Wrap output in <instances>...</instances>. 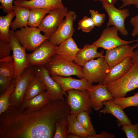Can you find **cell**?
I'll use <instances>...</instances> for the list:
<instances>
[{
  "label": "cell",
  "instance_id": "cell-1",
  "mask_svg": "<svg viewBox=\"0 0 138 138\" xmlns=\"http://www.w3.org/2000/svg\"><path fill=\"white\" fill-rule=\"evenodd\" d=\"M70 111L65 100H52L37 109L10 107L0 114V138H53L56 122Z\"/></svg>",
  "mask_w": 138,
  "mask_h": 138
},
{
  "label": "cell",
  "instance_id": "cell-2",
  "mask_svg": "<svg viewBox=\"0 0 138 138\" xmlns=\"http://www.w3.org/2000/svg\"><path fill=\"white\" fill-rule=\"evenodd\" d=\"M44 66L51 76L67 77L75 75L80 79L84 78L81 66L56 54L51 56Z\"/></svg>",
  "mask_w": 138,
  "mask_h": 138
},
{
  "label": "cell",
  "instance_id": "cell-3",
  "mask_svg": "<svg viewBox=\"0 0 138 138\" xmlns=\"http://www.w3.org/2000/svg\"><path fill=\"white\" fill-rule=\"evenodd\" d=\"M138 64L133 65L125 75L119 79L106 85L113 98L125 96L127 93L138 88Z\"/></svg>",
  "mask_w": 138,
  "mask_h": 138
},
{
  "label": "cell",
  "instance_id": "cell-4",
  "mask_svg": "<svg viewBox=\"0 0 138 138\" xmlns=\"http://www.w3.org/2000/svg\"><path fill=\"white\" fill-rule=\"evenodd\" d=\"M34 75L32 67L30 66L15 79V88L9 97L10 107L19 108L21 107L24 101L26 92Z\"/></svg>",
  "mask_w": 138,
  "mask_h": 138
},
{
  "label": "cell",
  "instance_id": "cell-5",
  "mask_svg": "<svg viewBox=\"0 0 138 138\" xmlns=\"http://www.w3.org/2000/svg\"><path fill=\"white\" fill-rule=\"evenodd\" d=\"M38 28L28 27L14 32L16 38L20 44L29 51H33L45 40L49 38L40 33Z\"/></svg>",
  "mask_w": 138,
  "mask_h": 138
},
{
  "label": "cell",
  "instance_id": "cell-6",
  "mask_svg": "<svg viewBox=\"0 0 138 138\" xmlns=\"http://www.w3.org/2000/svg\"><path fill=\"white\" fill-rule=\"evenodd\" d=\"M82 67L84 78L91 84L102 83L109 69L104 57L91 60L85 63Z\"/></svg>",
  "mask_w": 138,
  "mask_h": 138
},
{
  "label": "cell",
  "instance_id": "cell-7",
  "mask_svg": "<svg viewBox=\"0 0 138 138\" xmlns=\"http://www.w3.org/2000/svg\"><path fill=\"white\" fill-rule=\"evenodd\" d=\"M66 93L67 97L66 101L70 108V113L77 114L83 111L89 114L91 112L92 108L89 93L87 90L71 89Z\"/></svg>",
  "mask_w": 138,
  "mask_h": 138
},
{
  "label": "cell",
  "instance_id": "cell-8",
  "mask_svg": "<svg viewBox=\"0 0 138 138\" xmlns=\"http://www.w3.org/2000/svg\"><path fill=\"white\" fill-rule=\"evenodd\" d=\"M32 67L34 75L42 83L46 91L52 100H65L61 86L51 78L44 66Z\"/></svg>",
  "mask_w": 138,
  "mask_h": 138
},
{
  "label": "cell",
  "instance_id": "cell-9",
  "mask_svg": "<svg viewBox=\"0 0 138 138\" xmlns=\"http://www.w3.org/2000/svg\"><path fill=\"white\" fill-rule=\"evenodd\" d=\"M77 15L73 11H68L55 32L50 37L49 41L54 45L58 46L69 38L72 37L74 32L73 22Z\"/></svg>",
  "mask_w": 138,
  "mask_h": 138
},
{
  "label": "cell",
  "instance_id": "cell-10",
  "mask_svg": "<svg viewBox=\"0 0 138 138\" xmlns=\"http://www.w3.org/2000/svg\"><path fill=\"white\" fill-rule=\"evenodd\" d=\"M56 46L49 39L47 40L31 53L27 54L30 66H44L51 56L55 54Z\"/></svg>",
  "mask_w": 138,
  "mask_h": 138
},
{
  "label": "cell",
  "instance_id": "cell-11",
  "mask_svg": "<svg viewBox=\"0 0 138 138\" xmlns=\"http://www.w3.org/2000/svg\"><path fill=\"white\" fill-rule=\"evenodd\" d=\"M118 30L114 26L107 27L102 31L98 39L93 43L98 48L108 50L136 42L138 38L132 41H127L122 39L118 35Z\"/></svg>",
  "mask_w": 138,
  "mask_h": 138
},
{
  "label": "cell",
  "instance_id": "cell-12",
  "mask_svg": "<svg viewBox=\"0 0 138 138\" xmlns=\"http://www.w3.org/2000/svg\"><path fill=\"white\" fill-rule=\"evenodd\" d=\"M102 5L109 17V20L106 24L107 27L112 25L122 35H128V33L125 27V21L126 18L130 15L129 9L127 8L118 9L114 5L105 3H102Z\"/></svg>",
  "mask_w": 138,
  "mask_h": 138
},
{
  "label": "cell",
  "instance_id": "cell-13",
  "mask_svg": "<svg viewBox=\"0 0 138 138\" xmlns=\"http://www.w3.org/2000/svg\"><path fill=\"white\" fill-rule=\"evenodd\" d=\"M9 35L10 42L12 47V55L15 67V79L30 66L27 60L26 49L16 38L14 30H10Z\"/></svg>",
  "mask_w": 138,
  "mask_h": 138
},
{
  "label": "cell",
  "instance_id": "cell-14",
  "mask_svg": "<svg viewBox=\"0 0 138 138\" xmlns=\"http://www.w3.org/2000/svg\"><path fill=\"white\" fill-rule=\"evenodd\" d=\"M68 12L67 7L51 10L45 15L38 28L49 38L56 31Z\"/></svg>",
  "mask_w": 138,
  "mask_h": 138
},
{
  "label": "cell",
  "instance_id": "cell-15",
  "mask_svg": "<svg viewBox=\"0 0 138 138\" xmlns=\"http://www.w3.org/2000/svg\"><path fill=\"white\" fill-rule=\"evenodd\" d=\"M138 47L137 43L132 46L127 44L106 50L104 57L109 69L122 62L127 57H131L134 54V49Z\"/></svg>",
  "mask_w": 138,
  "mask_h": 138
},
{
  "label": "cell",
  "instance_id": "cell-16",
  "mask_svg": "<svg viewBox=\"0 0 138 138\" xmlns=\"http://www.w3.org/2000/svg\"><path fill=\"white\" fill-rule=\"evenodd\" d=\"M87 90L89 93L91 107L95 110L103 108V102L112 100L113 98L108 90L106 85L102 83L92 85Z\"/></svg>",
  "mask_w": 138,
  "mask_h": 138
},
{
  "label": "cell",
  "instance_id": "cell-17",
  "mask_svg": "<svg viewBox=\"0 0 138 138\" xmlns=\"http://www.w3.org/2000/svg\"><path fill=\"white\" fill-rule=\"evenodd\" d=\"M14 5L30 10L33 8H39L51 10L65 7L62 0H16L14 1Z\"/></svg>",
  "mask_w": 138,
  "mask_h": 138
},
{
  "label": "cell",
  "instance_id": "cell-18",
  "mask_svg": "<svg viewBox=\"0 0 138 138\" xmlns=\"http://www.w3.org/2000/svg\"><path fill=\"white\" fill-rule=\"evenodd\" d=\"M51 76L60 85L64 95L68 90L74 89L84 90H87L93 85L84 78L77 79L71 77L55 75Z\"/></svg>",
  "mask_w": 138,
  "mask_h": 138
},
{
  "label": "cell",
  "instance_id": "cell-19",
  "mask_svg": "<svg viewBox=\"0 0 138 138\" xmlns=\"http://www.w3.org/2000/svg\"><path fill=\"white\" fill-rule=\"evenodd\" d=\"M133 65L131 57H127L122 62L109 69L102 83L107 85L119 79L129 72Z\"/></svg>",
  "mask_w": 138,
  "mask_h": 138
},
{
  "label": "cell",
  "instance_id": "cell-20",
  "mask_svg": "<svg viewBox=\"0 0 138 138\" xmlns=\"http://www.w3.org/2000/svg\"><path fill=\"white\" fill-rule=\"evenodd\" d=\"M104 107L100 112L103 114H110L117 119L118 127L132 124L131 120L125 114L123 109L112 100L106 101L103 103Z\"/></svg>",
  "mask_w": 138,
  "mask_h": 138
},
{
  "label": "cell",
  "instance_id": "cell-21",
  "mask_svg": "<svg viewBox=\"0 0 138 138\" xmlns=\"http://www.w3.org/2000/svg\"><path fill=\"white\" fill-rule=\"evenodd\" d=\"M98 48L93 43L91 44H85L77 52L74 62L83 67L87 62L95 58L104 57L103 55L104 51L102 50L98 52Z\"/></svg>",
  "mask_w": 138,
  "mask_h": 138
},
{
  "label": "cell",
  "instance_id": "cell-22",
  "mask_svg": "<svg viewBox=\"0 0 138 138\" xmlns=\"http://www.w3.org/2000/svg\"><path fill=\"white\" fill-rule=\"evenodd\" d=\"M80 49L72 37L56 46L55 54L66 60L73 62Z\"/></svg>",
  "mask_w": 138,
  "mask_h": 138
},
{
  "label": "cell",
  "instance_id": "cell-23",
  "mask_svg": "<svg viewBox=\"0 0 138 138\" xmlns=\"http://www.w3.org/2000/svg\"><path fill=\"white\" fill-rule=\"evenodd\" d=\"M30 9L14 5L13 11L15 14V18L11 22L10 27L14 30L28 26V21Z\"/></svg>",
  "mask_w": 138,
  "mask_h": 138
},
{
  "label": "cell",
  "instance_id": "cell-24",
  "mask_svg": "<svg viewBox=\"0 0 138 138\" xmlns=\"http://www.w3.org/2000/svg\"><path fill=\"white\" fill-rule=\"evenodd\" d=\"M77 114L69 113L67 116L69 133L76 134L82 138H88L96 134L88 131L83 127L77 119Z\"/></svg>",
  "mask_w": 138,
  "mask_h": 138
},
{
  "label": "cell",
  "instance_id": "cell-25",
  "mask_svg": "<svg viewBox=\"0 0 138 138\" xmlns=\"http://www.w3.org/2000/svg\"><path fill=\"white\" fill-rule=\"evenodd\" d=\"M52 100L46 91L42 93L29 99L25 100L19 108L22 110L28 108H38L42 107Z\"/></svg>",
  "mask_w": 138,
  "mask_h": 138
},
{
  "label": "cell",
  "instance_id": "cell-26",
  "mask_svg": "<svg viewBox=\"0 0 138 138\" xmlns=\"http://www.w3.org/2000/svg\"><path fill=\"white\" fill-rule=\"evenodd\" d=\"M15 16L13 10L8 13L5 16H0V40L10 41L9 27L13 18Z\"/></svg>",
  "mask_w": 138,
  "mask_h": 138
},
{
  "label": "cell",
  "instance_id": "cell-27",
  "mask_svg": "<svg viewBox=\"0 0 138 138\" xmlns=\"http://www.w3.org/2000/svg\"><path fill=\"white\" fill-rule=\"evenodd\" d=\"M45 91L42 83L34 75L26 92L24 101L35 97Z\"/></svg>",
  "mask_w": 138,
  "mask_h": 138
},
{
  "label": "cell",
  "instance_id": "cell-28",
  "mask_svg": "<svg viewBox=\"0 0 138 138\" xmlns=\"http://www.w3.org/2000/svg\"><path fill=\"white\" fill-rule=\"evenodd\" d=\"M15 73V67L12 55L0 59V74L13 80Z\"/></svg>",
  "mask_w": 138,
  "mask_h": 138
},
{
  "label": "cell",
  "instance_id": "cell-29",
  "mask_svg": "<svg viewBox=\"0 0 138 138\" xmlns=\"http://www.w3.org/2000/svg\"><path fill=\"white\" fill-rule=\"evenodd\" d=\"M51 10L43 8H33L30 10L28 21L29 27H38L46 14Z\"/></svg>",
  "mask_w": 138,
  "mask_h": 138
},
{
  "label": "cell",
  "instance_id": "cell-30",
  "mask_svg": "<svg viewBox=\"0 0 138 138\" xmlns=\"http://www.w3.org/2000/svg\"><path fill=\"white\" fill-rule=\"evenodd\" d=\"M55 132L54 138H67L70 133L68 129L67 117L58 119L55 124Z\"/></svg>",
  "mask_w": 138,
  "mask_h": 138
},
{
  "label": "cell",
  "instance_id": "cell-31",
  "mask_svg": "<svg viewBox=\"0 0 138 138\" xmlns=\"http://www.w3.org/2000/svg\"><path fill=\"white\" fill-rule=\"evenodd\" d=\"M112 100L123 110L130 107H138V92L130 97L113 98Z\"/></svg>",
  "mask_w": 138,
  "mask_h": 138
},
{
  "label": "cell",
  "instance_id": "cell-32",
  "mask_svg": "<svg viewBox=\"0 0 138 138\" xmlns=\"http://www.w3.org/2000/svg\"><path fill=\"white\" fill-rule=\"evenodd\" d=\"M15 85V79L13 80L10 86L0 96V114L8 109L10 107L9 97L13 91Z\"/></svg>",
  "mask_w": 138,
  "mask_h": 138
},
{
  "label": "cell",
  "instance_id": "cell-33",
  "mask_svg": "<svg viewBox=\"0 0 138 138\" xmlns=\"http://www.w3.org/2000/svg\"><path fill=\"white\" fill-rule=\"evenodd\" d=\"M89 113L86 111H82L77 114V120L83 127L88 131L96 134L92 123Z\"/></svg>",
  "mask_w": 138,
  "mask_h": 138
},
{
  "label": "cell",
  "instance_id": "cell-34",
  "mask_svg": "<svg viewBox=\"0 0 138 138\" xmlns=\"http://www.w3.org/2000/svg\"><path fill=\"white\" fill-rule=\"evenodd\" d=\"M95 26L94 24L90 17L86 15L84 16L78 23V29L81 30L84 32H90Z\"/></svg>",
  "mask_w": 138,
  "mask_h": 138
},
{
  "label": "cell",
  "instance_id": "cell-35",
  "mask_svg": "<svg viewBox=\"0 0 138 138\" xmlns=\"http://www.w3.org/2000/svg\"><path fill=\"white\" fill-rule=\"evenodd\" d=\"M121 129L127 138H138V123L124 125Z\"/></svg>",
  "mask_w": 138,
  "mask_h": 138
},
{
  "label": "cell",
  "instance_id": "cell-36",
  "mask_svg": "<svg viewBox=\"0 0 138 138\" xmlns=\"http://www.w3.org/2000/svg\"><path fill=\"white\" fill-rule=\"evenodd\" d=\"M89 13L91 15L90 17L93 21L95 26L101 27L104 22L106 15L104 14L99 13L97 11L90 10Z\"/></svg>",
  "mask_w": 138,
  "mask_h": 138
},
{
  "label": "cell",
  "instance_id": "cell-37",
  "mask_svg": "<svg viewBox=\"0 0 138 138\" xmlns=\"http://www.w3.org/2000/svg\"><path fill=\"white\" fill-rule=\"evenodd\" d=\"M11 51H12V49L10 41L0 40V59L10 56Z\"/></svg>",
  "mask_w": 138,
  "mask_h": 138
},
{
  "label": "cell",
  "instance_id": "cell-38",
  "mask_svg": "<svg viewBox=\"0 0 138 138\" xmlns=\"http://www.w3.org/2000/svg\"><path fill=\"white\" fill-rule=\"evenodd\" d=\"M13 80L0 74V94H2L9 87Z\"/></svg>",
  "mask_w": 138,
  "mask_h": 138
},
{
  "label": "cell",
  "instance_id": "cell-39",
  "mask_svg": "<svg viewBox=\"0 0 138 138\" xmlns=\"http://www.w3.org/2000/svg\"><path fill=\"white\" fill-rule=\"evenodd\" d=\"M14 0H0V8L7 13L13 11L14 5H13Z\"/></svg>",
  "mask_w": 138,
  "mask_h": 138
},
{
  "label": "cell",
  "instance_id": "cell-40",
  "mask_svg": "<svg viewBox=\"0 0 138 138\" xmlns=\"http://www.w3.org/2000/svg\"><path fill=\"white\" fill-rule=\"evenodd\" d=\"M129 22L133 27L131 35L133 37H134L138 34V15L132 17Z\"/></svg>",
  "mask_w": 138,
  "mask_h": 138
},
{
  "label": "cell",
  "instance_id": "cell-41",
  "mask_svg": "<svg viewBox=\"0 0 138 138\" xmlns=\"http://www.w3.org/2000/svg\"><path fill=\"white\" fill-rule=\"evenodd\" d=\"M114 135L104 131H102L98 134H96L88 136V138H114Z\"/></svg>",
  "mask_w": 138,
  "mask_h": 138
},
{
  "label": "cell",
  "instance_id": "cell-42",
  "mask_svg": "<svg viewBox=\"0 0 138 138\" xmlns=\"http://www.w3.org/2000/svg\"><path fill=\"white\" fill-rule=\"evenodd\" d=\"M121 1L122 4L119 7L121 9L127 6L133 4L138 10V0H119Z\"/></svg>",
  "mask_w": 138,
  "mask_h": 138
},
{
  "label": "cell",
  "instance_id": "cell-43",
  "mask_svg": "<svg viewBox=\"0 0 138 138\" xmlns=\"http://www.w3.org/2000/svg\"><path fill=\"white\" fill-rule=\"evenodd\" d=\"M131 60L133 64L136 63L138 64V49L134 51L133 55L131 57Z\"/></svg>",
  "mask_w": 138,
  "mask_h": 138
},
{
  "label": "cell",
  "instance_id": "cell-44",
  "mask_svg": "<svg viewBox=\"0 0 138 138\" xmlns=\"http://www.w3.org/2000/svg\"><path fill=\"white\" fill-rule=\"evenodd\" d=\"M96 2L98 1L101 2L102 3H105L106 4L114 5L118 0H93Z\"/></svg>",
  "mask_w": 138,
  "mask_h": 138
},
{
  "label": "cell",
  "instance_id": "cell-45",
  "mask_svg": "<svg viewBox=\"0 0 138 138\" xmlns=\"http://www.w3.org/2000/svg\"><path fill=\"white\" fill-rule=\"evenodd\" d=\"M67 138H82L78 135L74 133H70Z\"/></svg>",
  "mask_w": 138,
  "mask_h": 138
},
{
  "label": "cell",
  "instance_id": "cell-46",
  "mask_svg": "<svg viewBox=\"0 0 138 138\" xmlns=\"http://www.w3.org/2000/svg\"><path fill=\"white\" fill-rule=\"evenodd\" d=\"M31 0V1H33V0Z\"/></svg>",
  "mask_w": 138,
  "mask_h": 138
},
{
  "label": "cell",
  "instance_id": "cell-47",
  "mask_svg": "<svg viewBox=\"0 0 138 138\" xmlns=\"http://www.w3.org/2000/svg\"></svg>",
  "mask_w": 138,
  "mask_h": 138
}]
</instances>
